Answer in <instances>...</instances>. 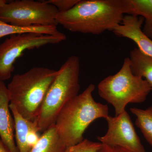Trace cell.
<instances>
[{
	"instance_id": "1",
	"label": "cell",
	"mask_w": 152,
	"mask_h": 152,
	"mask_svg": "<svg viewBox=\"0 0 152 152\" xmlns=\"http://www.w3.org/2000/svg\"><path fill=\"white\" fill-rule=\"evenodd\" d=\"M131 12L130 0H80L69 10L58 12L56 19L72 32L99 35L113 31Z\"/></svg>"
},
{
	"instance_id": "2",
	"label": "cell",
	"mask_w": 152,
	"mask_h": 152,
	"mask_svg": "<svg viewBox=\"0 0 152 152\" xmlns=\"http://www.w3.org/2000/svg\"><path fill=\"white\" fill-rule=\"evenodd\" d=\"M95 89L93 84L89 85L81 94L68 102L57 117L55 126L67 148L82 142L84 133L93 122L109 115L107 105L94 99Z\"/></svg>"
},
{
	"instance_id": "3",
	"label": "cell",
	"mask_w": 152,
	"mask_h": 152,
	"mask_svg": "<svg viewBox=\"0 0 152 152\" xmlns=\"http://www.w3.org/2000/svg\"><path fill=\"white\" fill-rule=\"evenodd\" d=\"M58 70L36 67L13 77L8 85L10 103L24 118L34 122Z\"/></svg>"
},
{
	"instance_id": "4",
	"label": "cell",
	"mask_w": 152,
	"mask_h": 152,
	"mask_svg": "<svg viewBox=\"0 0 152 152\" xmlns=\"http://www.w3.org/2000/svg\"><path fill=\"white\" fill-rule=\"evenodd\" d=\"M80 72V59L76 56L69 57L58 70L34 122L38 132L54 124L63 107L79 94Z\"/></svg>"
},
{
	"instance_id": "5",
	"label": "cell",
	"mask_w": 152,
	"mask_h": 152,
	"mask_svg": "<svg viewBox=\"0 0 152 152\" xmlns=\"http://www.w3.org/2000/svg\"><path fill=\"white\" fill-rule=\"evenodd\" d=\"M151 91L145 79L133 74L129 58L124 59L117 73L106 77L98 86V94L113 107L115 116L125 112L128 104L143 102Z\"/></svg>"
},
{
	"instance_id": "6",
	"label": "cell",
	"mask_w": 152,
	"mask_h": 152,
	"mask_svg": "<svg viewBox=\"0 0 152 152\" xmlns=\"http://www.w3.org/2000/svg\"><path fill=\"white\" fill-rule=\"evenodd\" d=\"M58 13L54 6L45 1L17 0L0 7V20L18 26H57Z\"/></svg>"
},
{
	"instance_id": "7",
	"label": "cell",
	"mask_w": 152,
	"mask_h": 152,
	"mask_svg": "<svg viewBox=\"0 0 152 152\" xmlns=\"http://www.w3.org/2000/svg\"><path fill=\"white\" fill-rule=\"evenodd\" d=\"M66 39V35L61 32L56 35L28 33L10 36L0 44V81L10 78L15 62L25 51L60 43Z\"/></svg>"
},
{
	"instance_id": "8",
	"label": "cell",
	"mask_w": 152,
	"mask_h": 152,
	"mask_svg": "<svg viewBox=\"0 0 152 152\" xmlns=\"http://www.w3.org/2000/svg\"><path fill=\"white\" fill-rule=\"evenodd\" d=\"M107 132L97 139L102 145L123 148L132 152H145L126 111L118 116H108Z\"/></svg>"
},
{
	"instance_id": "9",
	"label": "cell",
	"mask_w": 152,
	"mask_h": 152,
	"mask_svg": "<svg viewBox=\"0 0 152 152\" xmlns=\"http://www.w3.org/2000/svg\"><path fill=\"white\" fill-rule=\"evenodd\" d=\"M143 23L144 19L142 17L126 15L121 24L115 28L113 32L118 37L132 41L141 51L152 57V40L142 31Z\"/></svg>"
},
{
	"instance_id": "10",
	"label": "cell",
	"mask_w": 152,
	"mask_h": 152,
	"mask_svg": "<svg viewBox=\"0 0 152 152\" xmlns=\"http://www.w3.org/2000/svg\"><path fill=\"white\" fill-rule=\"evenodd\" d=\"M7 87L0 81V138L10 152H19L15 141V123L10 108Z\"/></svg>"
},
{
	"instance_id": "11",
	"label": "cell",
	"mask_w": 152,
	"mask_h": 152,
	"mask_svg": "<svg viewBox=\"0 0 152 152\" xmlns=\"http://www.w3.org/2000/svg\"><path fill=\"white\" fill-rule=\"evenodd\" d=\"M10 108L15 121V137L19 152H29L31 149L28 142L30 134L34 131L38 132L34 124L20 115L13 105L10 103Z\"/></svg>"
},
{
	"instance_id": "12",
	"label": "cell",
	"mask_w": 152,
	"mask_h": 152,
	"mask_svg": "<svg viewBox=\"0 0 152 152\" xmlns=\"http://www.w3.org/2000/svg\"><path fill=\"white\" fill-rule=\"evenodd\" d=\"M66 148L54 124L43 132L29 152H64Z\"/></svg>"
},
{
	"instance_id": "13",
	"label": "cell",
	"mask_w": 152,
	"mask_h": 152,
	"mask_svg": "<svg viewBox=\"0 0 152 152\" xmlns=\"http://www.w3.org/2000/svg\"><path fill=\"white\" fill-rule=\"evenodd\" d=\"M134 75L145 79L152 91V57L147 56L138 48L131 50L129 57Z\"/></svg>"
},
{
	"instance_id": "14",
	"label": "cell",
	"mask_w": 152,
	"mask_h": 152,
	"mask_svg": "<svg viewBox=\"0 0 152 152\" xmlns=\"http://www.w3.org/2000/svg\"><path fill=\"white\" fill-rule=\"evenodd\" d=\"M57 26H34L21 27L9 24L0 20V39L7 36L36 33L41 34L56 35L60 34Z\"/></svg>"
},
{
	"instance_id": "15",
	"label": "cell",
	"mask_w": 152,
	"mask_h": 152,
	"mask_svg": "<svg viewBox=\"0 0 152 152\" xmlns=\"http://www.w3.org/2000/svg\"><path fill=\"white\" fill-rule=\"evenodd\" d=\"M131 15L144 19L142 31L152 40V0H130Z\"/></svg>"
},
{
	"instance_id": "16",
	"label": "cell",
	"mask_w": 152,
	"mask_h": 152,
	"mask_svg": "<svg viewBox=\"0 0 152 152\" xmlns=\"http://www.w3.org/2000/svg\"><path fill=\"white\" fill-rule=\"evenodd\" d=\"M130 111L136 117V126L152 147V106L145 110L131 108Z\"/></svg>"
},
{
	"instance_id": "17",
	"label": "cell",
	"mask_w": 152,
	"mask_h": 152,
	"mask_svg": "<svg viewBox=\"0 0 152 152\" xmlns=\"http://www.w3.org/2000/svg\"><path fill=\"white\" fill-rule=\"evenodd\" d=\"M102 146V144L100 142L84 139L79 143L68 147L64 152H98Z\"/></svg>"
},
{
	"instance_id": "18",
	"label": "cell",
	"mask_w": 152,
	"mask_h": 152,
	"mask_svg": "<svg viewBox=\"0 0 152 152\" xmlns=\"http://www.w3.org/2000/svg\"><path fill=\"white\" fill-rule=\"evenodd\" d=\"M47 3L54 6L58 12H63L69 10L78 3L80 0H49Z\"/></svg>"
},
{
	"instance_id": "19",
	"label": "cell",
	"mask_w": 152,
	"mask_h": 152,
	"mask_svg": "<svg viewBox=\"0 0 152 152\" xmlns=\"http://www.w3.org/2000/svg\"><path fill=\"white\" fill-rule=\"evenodd\" d=\"M98 152H132L123 148L117 147H111L102 145Z\"/></svg>"
},
{
	"instance_id": "20",
	"label": "cell",
	"mask_w": 152,
	"mask_h": 152,
	"mask_svg": "<svg viewBox=\"0 0 152 152\" xmlns=\"http://www.w3.org/2000/svg\"><path fill=\"white\" fill-rule=\"evenodd\" d=\"M0 152H10L0 138Z\"/></svg>"
}]
</instances>
